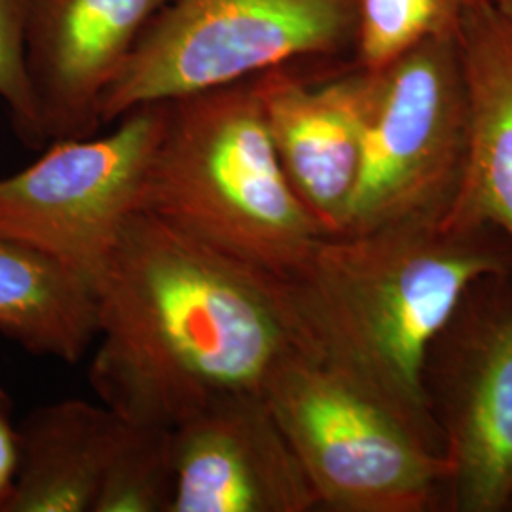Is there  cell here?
<instances>
[{
  "mask_svg": "<svg viewBox=\"0 0 512 512\" xmlns=\"http://www.w3.org/2000/svg\"><path fill=\"white\" fill-rule=\"evenodd\" d=\"M95 291L88 380L129 425L173 431L220 401L264 395L300 349L279 279L141 211Z\"/></svg>",
  "mask_w": 512,
  "mask_h": 512,
  "instance_id": "obj_1",
  "label": "cell"
},
{
  "mask_svg": "<svg viewBox=\"0 0 512 512\" xmlns=\"http://www.w3.org/2000/svg\"><path fill=\"white\" fill-rule=\"evenodd\" d=\"M501 260L440 222L325 236L281 281L300 349L344 374L431 444V344ZM433 446V444H431Z\"/></svg>",
  "mask_w": 512,
  "mask_h": 512,
  "instance_id": "obj_2",
  "label": "cell"
},
{
  "mask_svg": "<svg viewBox=\"0 0 512 512\" xmlns=\"http://www.w3.org/2000/svg\"><path fill=\"white\" fill-rule=\"evenodd\" d=\"M137 211L279 281L327 236L281 167L253 78L167 101Z\"/></svg>",
  "mask_w": 512,
  "mask_h": 512,
  "instance_id": "obj_3",
  "label": "cell"
},
{
  "mask_svg": "<svg viewBox=\"0 0 512 512\" xmlns=\"http://www.w3.org/2000/svg\"><path fill=\"white\" fill-rule=\"evenodd\" d=\"M359 0H171L101 99L103 126L357 44Z\"/></svg>",
  "mask_w": 512,
  "mask_h": 512,
  "instance_id": "obj_4",
  "label": "cell"
},
{
  "mask_svg": "<svg viewBox=\"0 0 512 512\" xmlns=\"http://www.w3.org/2000/svg\"><path fill=\"white\" fill-rule=\"evenodd\" d=\"M264 399L327 509L425 511L450 476L444 452L302 349L275 370Z\"/></svg>",
  "mask_w": 512,
  "mask_h": 512,
  "instance_id": "obj_5",
  "label": "cell"
},
{
  "mask_svg": "<svg viewBox=\"0 0 512 512\" xmlns=\"http://www.w3.org/2000/svg\"><path fill=\"white\" fill-rule=\"evenodd\" d=\"M374 73L363 162L342 234L440 222L463 162V76L444 35Z\"/></svg>",
  "mask_w": 512,
  "mask_h": 512,
  "instance_id": "obj_6",
  "label": "cell"
},
{
  "mask_svg": "<svg viewBox=\"0 0 512 512\" xmlns=\"http://www.w3.org/2000/svg\"><path fill=\"white\" fill-rule=\"evenodd\" d=\"M167 101L129 110L105 137L52 141L0 179V234L55 256L97 287L162 139Z\"/></svg>",
  "mask_w": 512,
  "mask_h": 512,
  "instance_id": "obj_7",
  "label": "cell"
},
{
  "mask_svg": "<svg viewBox=\"0 0 512 512\" xmlns=\"http://www.w3.org/2000/svg\"><path fill=\"white\" fill-rule=\"evenodd\" d=\"M171 512H306L319 505L264 395L213 404L171 431Z\"/></svg>",
  "mask_w": 512,
  "mask_h": 512,
  "instance_id": "obj_8",
  "label": "cell"
},
{
  "mask_svg": "<svg viewBox=\"0 0 512 512\" xmlns=\"http://www.w3.org/2000/svg\"><path fill=\"white\" fill-rule=\"evenodd\" d=\"M291 65L253 76L277 158L327 236L346 230L363 162L376 73L359 69L323 82Z\"/></svg>",
  "mask_w": 512,
  "mask_h": 512,
  "instance_id": "obj_9",
  "label": "cell"
},
{
  "mask_svg": "<svg viewBox=\"0 0 512 512\" xmlns=\"http://www.w3.org/2000/svg\"><path fill=\"white\" fill-rule=\"evenodd\" d=\"M171 0H31L27 71L48 141L93 137L101 99Z\"/></svg>",
  "mask_w": 512,
  "mask_h": 512,
  "instance_id": "obj_10",
  "label": "cell"
},
{
  "mask_svg": "<svg viewBox=\"0 0 512 512\" xmlns=\"http://www.w3.org/2000/svg\"><path fill=\"white\" fill-rule=\"evenodd\" d=\"M465 148L440 228L475 236L499 226L512 239V19L475 16L461 55Z\"/></svg>",
  "mask_w": 512,
  "mask_h": 512,
  "instance_id": "obj_11",
  "label": "cell"
},
{
  "mask_svg": "<svg viewBox=\"0 0 512 512\" xmlns=\"http://www.w3.org/2000/svg\"><path fill=\"white\" fill-rule=\"evenodd\" d=\"M129 423L105 404L65 399L19 427L18 471L0 512H93Z\"/></svg>",
  "mask_w": 512,
  "mask_h": 512,
  "instance_id": "obj_12",
  "label": "cell"
},
{
  "mask_svg": "<svg viewBox=\"0 0 512 512\" xmlns=\"http://www.w3.org/2000/svg\"><path fill=\"white\" fill-rule=\"evenodd\" d=\"M444 456L459 511L512 501V311L484 332L459 391Z\"/></svg>",
  "mask_w": 512,
  "mask_h": 512,
  "instance_id": "obj_13",
  "label": "cell"
},
{
  "mask_svg": "<svg viewBox=\"0 0 512 512\" xmlns=\"http://www.w3.org/2000/svg\"><path fill=\"white\" fill-rule=\"evenodd\" d=\"M92 281L37 247L0 234V332L38 357L78 365L97 340Z\"/></svg>",
  "mask_w": 512,
  "mask_h": 512,
  "instance_id": "obj_14",
  "label": "cell"
},
{
  "mask_svg": "<svg viewBox=\"0 0 512 512\" xmlns=\"http://www.w3.org/2000/svg\"><path fill=\"white\" fill-rule=\"evenodd\" d=\"M175 497L169 429L129 425L93 512H171Z\"/></svg>",
  "mask_w": 512,
  "mask_h": 512,
  "instance_id": "obj_15",
  "label": "cell"
},
{
  "mask_svg": "<svg viewBox=\"0 0 512 512\" xmlns=\"http://www.w3.org/2000/svg\"><path fill=\"white\" fill-rule=\"evenodd\" d=\"M456 0H359L361 67L380 71L429 38L442 37Z\"/></svg>",
  "mask_w": 512,
  "mask_h": 512,
  "instance_id": "obj_16",
  "label": "cell"
},
{
  "mask_svg": "<svg viewBox=\"0 0 512 512\" xmlns=\"http://www.w3.org/2000/svg\"><path fill=\"white\" fill-rule=\"evenodd\" d=\"M31 0H0V101L10 110L19 139L40 148L48 139L27 71V21Z\"/></svg>",
  "mask_w": 512,
  "mask_h": 512,
  "instance_id": "obj_17",
  "label": "cell"
},
{
  "mask_svg": "<svg viewBox=\"0 0 512 512\" xmlns=\"http://www.w3.org/2000/svg\"><path fill=\"white\" fill-rule=\"evenodd\" d=\"M19 431L12 423L10 397L0 389V505L10 492L18 471Z\"/></svg>",
  "mask_w": 512,
  "mask_h": 512,
  "instance_id": "obj_18",
  "label": "cell"
}]
</instances>
